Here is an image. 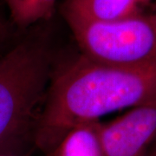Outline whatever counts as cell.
Here are the masks:
<instances>
[{
  "label": "cell",
  "instance_id": "1",
  "mask_svg": "<svg viewBox=\"0 0 156 156\" xmlns=\"http://www.w3.org/2000/svg\"><path fill=\"white\" fill-rule=\"evenodd\" d=\"M34 135V144L48 155L78 125L156 99V62L116 67L82 54L53 76Z\"/></svg>",
  "mask_w": 156,
  "mask_h": 156
},
{
  "label": "cell",
  "instance_id": "2",
  "mask_svg": "<svg viewBox=\"0 0 156 156\" xmlns=\"http://www.w3.org/2000/svg\"><path fill=\"white\" fill-rule=\"evenodd\" d=\"M49 77V54L37 43L23 42L0 58V154L23 155L34 142Z\"/></svg>",
  "mask_w": 156,
  "mask_h": 156
},
{
  "label": "cell",
  "instance_id": "3",
  "mask_svg": "<svg viewBox=\"0 0 156 156\" xmlns=\"http://www.w3.org/2000/svg\"><path fill=\"white\" fill-rule=\"evenodd\" d=\"M65 21L81 54L92 61L123 68L156 62V12L111 23Z\"/></svg>",
  "mask_w": 156,
  "mask_h": 156
},
{
  "label": "cell",
  "instance_id": "4",
  "mask_svg": "<svg viewBox=\"0 0 156 156\" xmlns=\"http://www.w3.org/2000/svg\"><path fill=\"white\" fill-rule=\"evenodd\" d=\"M99 134L104 156H146L156 141V99L100 122Z\"/></svg>",
  "mask_w": 156,
  "mask_h": 156
},
{
  "label": "cell",
  "instance_id": "5",
  "mask_svg": "<svg viewBox=\"0 0 156 156\" xmlns=\"http://www.w3.org/2000/svg\"><path fill=\"white\" fill-rule=\"evenodd\" d=\"M154 0H64V19L111 23L147 13Z\"/></svg>",
  "mask_w": 156,
  "mask_h": 156
},
{
  "label": "cell",
  "instance_id": "6",
  "mask_svg": "<svg viewBox=\"0 0 156 156\" xmlns=\"http://www.w3.org/2000/svg\"><path fill=\"white\" fill-rule=\"evenodd\" d=\"M100 122L76 126L46 156H104L99 134Z\"/></svg>",
  "mask_w": 156,
  "mask_h": 156
},
{
  "label": "cell",
  "instance_id": "7",
  "mask_svg": "<svg viewBox=\"0 0 156 156\" xmlns=\"http://www.w3.org/2000/svg\"><path fill=\"white\" fill-rule=\"evenodd\" d=\"M13 22L21 28L48 20L53 16L56 0H5Z\"/></svg>",
  "mask_w": 156,
  "mask_h": 156
},
{
  "label": "cell",
  "instance_id": "8",
  "mask_svg": "<svg viewBox=\"0 0 156 156\" xmlns=\"http://www.w3.org/2000/svg\"><path fill=\"white\" fill-rule=\"evenodd\" d=\"M146 156H156V141L154 142V144L151 147V148L147 152Z\"/></svg>",
  "mask_w": 156,
  "mask_h": 156
},
{
  "label": "cell",
  "instance_id": "9",
  "mask_svg": "<svg viewBox=\"0 0 156 156\" xmlns=\"http://www.w3.org/2000/svg\"><path fill=\"white\" fill-rule=\"evenodd\" d=\"M4 33H5V26L2 21L0 20V38L4 36Z\"/></svg>",
  "mask_w": 156,
  "mask_h": 156
},
{
  "label": "cell",
  "instance_id": "10",
  "mask_svg": "<svg viewBox=\"0 0 156 156\" xmlns=\"http://www.w3.org/2000/svg\"><path fill=\"white\" fill-rule=\"evenodd\" d=\"M0 156H23L22 154H0Z\"/></svg>",
  "mask_w": 156,
  "mask_h": 156
}]
</instances>
